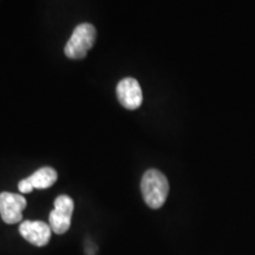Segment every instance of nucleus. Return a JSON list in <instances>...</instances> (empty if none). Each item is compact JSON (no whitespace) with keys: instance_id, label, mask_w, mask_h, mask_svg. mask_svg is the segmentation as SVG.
Returning <instances> with one entry per match:
<instances>
[{"instance_id":"f257e3e1","label":"nucleus","mask_w":255,"mask_h":255,"mask_svg":"<svg viewBox=\"0 0 255 255\" xmlns=\"http://www.w3.org/2000/svg\"><path fill=\"white\" fill-rule=\"evenodd\" d=\"M141 191L146 206L151 209H159L169 194L167 177L157 169H149L142 177Z\"/></svg>"},{"instance_id":"f03ea898","label":"nucleus","mask_w":255,"mask_h":255,"mask_svg":"<svg viewBox=\"0 0 255 255\" xmlns=\"http://www.w3.org/2000/svg\"><path fill=\"white\" fill-rule=\"evenodd\" d=\"M97 31L94 25L89 23L79 24L72 32L71 37L66 43L65 56L71 59H83L88 55V51L94 46Z\"/></svg>"},{"instance_id":"7ed1b4c3","label":"nucleus","mask_w":255,"mask_h":255,"mask_svg":"<svg viewBox=\"0 0 255 255\" xmlns=\"http://www.w3.org/2000/svg\"><path fill=\"white\" fill-rule=\"evenodd\" d=\"M75 203L68 195H59L55 200V208L50 213L49 225L55 234L62 235L69 231Z\"/></svg>"},{"instance_id":"20e7f679","label":"nucleus","mask_w":255,"mask_h":255,"mask_svg":"<svg viewBox=\"0 0 255 255\" xmlns=\"http://www.w3.org/2000/svg\"><path fill=\"white\" fill-rule=\"evenodd\" d=\"M27 202L23 195L13 193H0V215L7 225H14L23 220V210Z\"/></svg>"},{"instance_id":"39448f33","label":"nucleus","mask_w":255,"mask_h":255,"mask_svg":"<svg viewBox=\"0 0 255 255\" xmlns=\"http://www.w3.org/2000/svg\"><path fill=\"white\" fill-rule=\"evenodd\" d=\"M120 103L128 110H136L142 105L143 92L139 83L135 78L127 77L119 82L116 88Z\"/></svg>"},{"instance_id":"423d86ee","label":"nucleus","mask_w":255,"mask_h":255,"mask_svg":"<svg viewBox=\"0 0 255 255\" xmlns=\"http://www.w3.org/2000/svg\"><path fill=\"white\" fill-rule=\"evenodd\" d=\"M19 233L25 240L37 247H44L49 244L52 229L50 225L43 221H27L21 222L19 226Z\"/></svg>"},{"instance_id":"0eeeda50","label":"nucleus","mask_w":255,"mask_h":255,"mask_svg":"<svg viewBox=\"0 0 255 255\" xmlns=\"http://www.w3.org/2000/svg\"><path fill=\"white\" fill-rule=\"evenodd\" d=\"M57 178H58V174L55 169L43 167L28 176L26 181L33 189H47L56 183Z\"/></svg>"}]
</instances>
